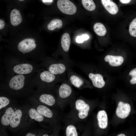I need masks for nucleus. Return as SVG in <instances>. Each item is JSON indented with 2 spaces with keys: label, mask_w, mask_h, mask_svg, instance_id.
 I'll return each instance as SVG.
<instances>
[{
  "label": "nucleus",
  "mask_w": 136,
  "mask_h": 136,
  "mask_svg": "<svg viewBox=\"0 0 136 136\" xmlns=\"http://www.w3.org/2000/svg\"><path fill=\"white\" fill-rule=\"evenodd\" d=\"M28 100L31 106L44 116L48 118L53 117V113L52 111L47 107L41 104L36 98L30 96L28 98Z\"/></svg>",
  "instance_id": "2"
},
{
  "label": "nucleus",
  "mask_w": 136,
  "mask_h": 136,
  "mask_svg": "<svg viewBox=\"0 0 136 136\" xmlns=\"http://www.w3.org/2000/svg\"><path fill=\"white\" fill-rule=\"evenodd\" d=\"M93 29L97 35L100 36H105L106 32L105 27L103 24L100 23H95L93 26Z\"/></svg>",
  "instance_id": "20"
},
{
  "label": "nucleus",
  "mask_w": 136,
  "mask_h": 136,
  "mask_svg": "<svg viewBox=\"0 0 136 136\" xmlns=\"http://www.w3.org/2000/svg\"><path fill=\"white\" fill-rule=\"evenodd\" d=\"M33 70L32 65L27 63L16 65L13 68V70L15 73L18 74L23 75L30 73Z\"/></svg>",
  "instance_id": "10"
},
{
  "label": "nucleus",
  "mask_w": 136,
  "mask_h": 136,
  "mask_svg": "<svg viewBox=\"0 0 136 136\" xmlns=\"http://www.w3.org/2000/svg\"><path fill=\"white\" fill-rule=\"evenodd\" d=\"M75 107L79 111L78 115L79 118L83 119L87 116L90 107L84 101L81 99L77 100L75 103Z\"/></svg>",
  "instance_id": "8"
},
{
  "label": "nucleus",
  "mask_w": 136,
  "mask_h": 136,
  "mask_svg": "<svg viewBox=\"0 0 136 136\" xmlns=\"http://www.w3.org/2000/svg\"><path fill=\"white\" fill-rule=\"evenodd\" d=\"M104 60L108 62L110 65L112 66H118L120 65L124 61L123 57L121 56H115L110 55L106 56Z\"/></svg>",
  "instance_id": "12"
},
{
  "label": "nucleus",
  "mask_w": 136,
  "mask_h": 136,
  "mask_svg": "<svg viewBox=\"0 0 136 136\" xmlns=\"http://www.w3.org/2000/svg\"><path fill=\"white\" fill-rule=\"evenodd\" d=\"M17 107L14 105H12L7 107L0 119L1 123L3 127L9 126Z\"/></svg>",
  "instance_id": "6"
},
{
  "label": "nucleus",
  "mask_w": 136,
  "mask_h": 136,
  "mask_svg": "<svg viewBox=\"0 0 136 136\" xmlns=\"http://www.w3.org/2000/svg\"><path fill=\"white\" fill-rule=\"evenodd\" d=\"M40 78L41 81L43 82L50 83L54 80L55 77L49 71H45L41 73Z\"/></svg>",
  "instance_id": "18"
},
{
  "label": "nucleus",
  "mask_w": 136,
  "mask_h": 136,
  "mask_svg": "<svg viewBox=\"0 0 136 136\" xmlns=\"http://www.w3.org/2000/svg\"><path fill=\"white\" fill-rule=\"evenodd\" d=\"M33 96L42 104L51 106L54 105L55 99L52 95L45 93H40L39 92L35 94Z\"/></svg>",
  "instance_id": "7"
},
{
  "label": "nucleus",
  "mask_w": 136,
  "mask_h": 136,
  "mask_svg": "<svg viewBox=\"0 0 136 136\" xmlns=\"http://www.w3.org/2000/svg\"><path fill=\"white\" fill-rule=\"evenodd\" d=\"M129 75L131 77L130 80V83L132 85L136 84V68L131 70L129 73Z\"/></svg>",
  "instance_id": "27"
},
{
  "label": "nucleus",
  "mask_w": 136,
  "mask_h": 136,
  "mask_svg": "<svg viewBox=\"0 0 136 136\" xmlns=\"http://www.w3.org/2000/svg\"><path fill=\"white\" fill-rule=\"evenodd\" d=\"M66 136H77L78 133L75 127L73 125H70L66 127Z\"/></svg>",
  "instance_id": "25"
},
{
  "label": "nucleus",
  "mask_w": 136,
  "mask_h": 136,
  "mask_svg": "<svg viewBox=\"0 0 136 136\" xmlns=\"http://www.w3.org/2000/svg\"><path fill=\"white\" fill-rule=\"evenodd\" d=\"M11 24L14 26H17L22 22V18L19 11L16 9L13 10L10 15Z\"/></svg>",
  "instance_id": "14"
},
{
  "label": "nucleus",
  "mask_w": 136,
  "mask_h": 136,
  "mask_svg": "<svg viewBox=\"0 0 136 136\" xmlns=\"http://www.w3.org/2000/svg\"><path fill=\"white\" fill-rule=\"evenodd\" d=\"M101 2L106 10L110 13L115 15L117 13L118 8L115 3L111 0H101Z\"/></svg>",
  "instance_id": "11"
},
{
  "label": "nucleus",
  "mask_w": 136,
  "mask_h": 136,
  "mask_svg": "<svg viewBox=\"0 0 136 136\" xmlns=\"http://www.w3.org/2000/svg\"><path fill=\"white\" fill-rule=\"evenodd\" d=\"M62 21L58 19H54L51 20L48 24V29L50 30H53L56 28L59 29L62 26Z\"/></svg>",
  "instance_id": "21"
},
{
  "label": "nucleus",
  "mask_w": 136,
  "mask_h": 136,
  "mask_svg": "<svg viewBox=\"0 0 136 136\" xmlns=\"http://www.w3.org/2000/svg\"><path fill=\"white\" fill-rule=\"evenodd\" d=\"M42 136H49V135L48 134H43Z\"/></svg>",
  "instance_id": "33"
},
{
  "label": "nucleus",
  "mask_w": 136,
  "mask_h": 136,
  "mask_svg": "<svg viewBox=\"0 0 136 136\" xmlns=\"http://www.w3.org/2000/svg\"><path fill=\"white\" fill-rule=\"evenodd\" d=\"M26 84L25 78L23 75L18 74L14 76L9 81L8 86L13 91H21Z\"/></svg>",
  "instance_id": "3"
},
{
  "label": "nucleus",
  "mask_w": 136,
  "mask_h": 136,
  "mask_svg": "<svg viewBox=\"0 0 136 136\" xmlns=\"http://www.w3.org/2000/svg\"><path fill=\"white\" fill-rule=\"evenodd\" d=\"M72 92L71 87L68 84L64 83L60 86L59 89V94L62 98H65L69 97Z\"/></svg>",
  "instance_id": "16"
},
{
  "label": "nucleus",
  "mask_w": 136,
  "mask_h": 136,
  "mask_svg": "<svg viewBox=\"0 0 136 136\" xmlns=\"http://www.w3.org/2000/svg\"><path fill=\"white\" fill-rule=\"evenodd\" d=\"M120 2L123 4H128L130 3L131 0H119Z\"/></svg>",
  "instance_id": "30"
},
{
  "label": "nucleus",
  "mask_w": 136,
  "mask_h": 136,
  "mask_svg": "<svg viewBox=\"0 0 136 136\" xmlns=\"http://www.w3.org/2000/svg\"><path fill=\"white\" fill-rule=\"evenodd\" d=\"M34 39L26 38L22 40L18 44L17 48L20 52L24 54L30 52L36 48V45Z\"/></svg>",
  "instance_id": "5"
},
{
  "label": "nucleus",
  "mask_w": 136,
  "mask_h": 136,
  "mask_svg": "<svg viewBox=\"0 0 136 136\" xmlns=\"http://www.w3.org/2000/svg\"><path fill=\"white\" fill-rule=\"evenodd\" d=\"M44 2H51L52 1V0H42Z\"/></svg>",
  "instance_id": "31"
},
{
  "label": "nucleus",
  "mask_w": 136,
  "mask_h": 136,
  "mask_svg": "<svg viewBox=\"0 0 136 136\" xmlns=\"http://www.w3.org/2000/svg\"><path fill=\"white\" fill-rule=\"evenodd\" d=\"M57 5L60 11L66 14L73 15L77 11L75 5L69 0H58Z\"/></svg>",
  "instance_id": "4"
},
{
  "label": "nucleus",
  "mask_w": 136,
  "mask_h": 136,
  "mask_svg": "<svg viewBox=\"0 0 136 136\" xmlns=\"http://www.w3.org/2000/svg\"><path fill=\"white\" fill-rule=\"evenodd\" d=\"M129 32L131 36L136 37V18L132 21L129 25Z\"/></svg>",
  "instance_id": "26"
},
{
  "label": "nucleus",
  "mask_w": 136,
  "mask_h": 136,
  "mask_svg": "<svg viewBox=\"0 0 136 136\" xmlns=\"http://www.w3.org/2000/svg\"><path fill=\"white\" fill-rule=\"evenodd\" d=\"M18 0L20 1H23L24 0Z\"/></svg>",
  "instance_id": "34"
},
{
  "label": "nucleus",
  "mask_w": 136,
  "mask_h": 136,
  "mask_svg": "<svg viewBox=\"0 0 136 136\" xmlns=\"http://www.w3.org/2000/svg\"><path fill=\"white\" fill-rule=\"evenodd\" d=\"M89 78L91 80L93 86L95 87L101 88L105 85V83L102 76L99 74H94L90 73L89 75Z\"/></svg>",
  "instance_id": "13"
},
{
  "label": "nucleus",
  "mask_w": 136,
  "mask_h": 136,
  "mask_svg": "<svg viewBox=\"0 0 136 136\" xmlns=\"http://www.w3.org/2000/svg\"><path fill=\"white\" fill-rule=\"evenodd\" d=\"M72 84L75 86L77 88L79 87L83 84V81L77 76L73 75L70 78Z\"/></svg>",
  "instance_id": "24"
},
{
  "label": "nucleus",
  "mask_w": 136,
  "mask_h": 136,
  "mask_svg": "<svg viewBox=\"0 0 136 136\" xmlns=\"http://www.w3.org/2000/svg\"><path fill=\"white\" fill-rule=\"evenodd\" d=\"M71 40L69 35L67 33H65L62 35L61 39V45L63 50L67 52L69 50Z\"/></svg>",
  "instance_id": "19"
},
{
  "label": "nucleus",
  "mask_w": 136,
  "mask_h": 136,
  "mask_svg": "<svg viewBox=\"0 0 136 136\" xmlns=\"http://www.w3.org/2000/svg\"><path fill=\"white\" fill-rule=\"evenodd\" d=\"M117 136H126L125 134L123 133H121L117 135Z\"/></svg>",
  "instance_id": "32"
},
{
  "label": "nucleus",
  "mask_w": 136,
  "mask_h": 136,
  "mask_svg": "<svg viewBox=\"0 0 136 136\" xmlns=\"http://www.w3.org/2000/svg\"><path fill=\"white\" fill-rule=\"evenodd\" d=\"M89 36L87 34L83 35L81 36H77L76 39V41L79 43H82L84 41L88 39Z\"/></svg>",
  "instance_id": "28"
},
{
  "label": "nucleus",
  "mask_w": 136,
  "mask_h": 136,
  "mask_svg": "<svg viewBox=\"0 0 136 136\" xmlns=\"http://www.w3.org/2000/svg\"><path fill=\"white\" fill-rule=\"evenodd\" d=\"M11 103L10 99L7 96H0V110L7 107Z\"/></svg>",
  "instance_id": "23"
},
{
  "label": "nucleus",
  "mask_w": 136,
  "mask_h": 136,
  "mask_svg": "<svg viewBox=\"0 0 136 136\" xmlns=\"http://www.w3.org/2000/svg\"><path fill=\"white\" fill-rule=\"evenodd\" d=\"M5 23L3 20L1 19H0V29H3L4 27Z\"/></svg>",
  "instance_id": "29"
},
{
  "label": "nucleus",
  "mask_w": 136,
  "mask_h": 136,
  "mask_svg": "<svg viewBox=\"0 0 136 136\" xmlns=\"http://www.w3.org/2000/svg\"><path fill=\"white\" fill-rule=\"evenodd\" d=\"M26 108L29 119L39 123L44 121L45 117L39 113L33 107L29 106L28 108L26 107Z\"/></svg>",
  "instance_id": "9"
},
{
  "label": "nucleus",
  "mask_w": 136,
  "mask_h": 136,
  "mask_svg": "<svg viewBox=\"0 0 136 136\" xmlns=\"http://www.w3.org/2000/svg\"><path fill=\"white\" fill-rule=\"evenodd\" d=\"M82 2L84 7L88 11H93L95 8L96 6L93 0H82Z\"/></svg>",
  "instance_id": "22"
},
{
  "label": "nucleus",
  "mask_w": 136,
  "mask_h": 136,
  "mask_svg": "<svg viewBox=\"0 0 136 136\" xmlns=\"http://www.w3.org/2000/svg\"><path fill=\"white\" fill-rule=\"evenodd\" d=\"M97 118L99 127L103 129L106 128L108 125V119L106 112L104 110L99 111L97 114Z\"/></svg>",
  "instance_id": "15"
},
{
  "label": "nucleus",
  "mask_w": 136,
  "mask_h": 136,
  "mask_svg": "<svg viewBox=\"0 0 136 136\" xmlns=\"http://www.w3.org/2000/svg\"><path fill=\"white\" fill-rule=\"evenodd\" d=\"M49 71L54 75L60 74L63 73L65 71V66L62 63L54 64L51 65Z\"/></svg>",
  "instance_id": "17"
},
{
  "label": "nucleus",
  "mask_w": 136,
  "mask_h": 136,
  "mask_svg": "<svg viewBox=\"0 0 136 136\" xmlns=\"http://www.w3.org/2000/svg\"><path fill=\"white\" fill-rule=\"evenodd\" d=\"M28 117L26 108L17 107L9 126V128L15 131L27 127L29 125Z\"/></svg>",
  "instance_id": "1"
}]
</instances>
